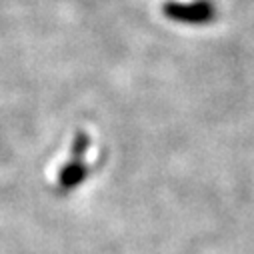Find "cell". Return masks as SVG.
I'll use <instances>...</instances> for the list:
<instances>
[{"label":"cell","mask_w":254,"mask_h":254,"mask_svg":"<svg viewBox=\"0 0 254 254\" xmlns=\"http://www.w3.org/2000/svg\"><path fill=\"white\" fill-rule=\"evenodd\" d=\"M88 146H90V136L84 132H78L72 142V160H68V164L62 166L60 176H58V184L64 190L76 188L88 176V166L82 162Z\"/></svg>","instance_id":"7a4b0ae2"},{"label":"cell","mask_w":254,"mask_h":254,"mask_svg":"<svg viewBox=\"0 0 254 254\" xmlns=\"http://www.w3.org/2000/svg\"><path fill=\"white\" fill-rule=\"evenodd\" d=\"M162 14L172 22L202 26L216 18V4L212 0H192V2L168 0L162 4Z\"/></svg>","instance_id":"6da1fadb"}]
</instances>
